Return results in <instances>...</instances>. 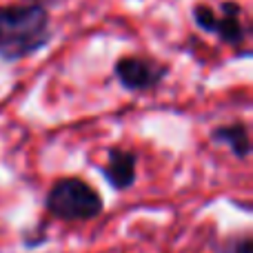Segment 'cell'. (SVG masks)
<instances>
[{
    "label": "cell",
    "instance_id": "cell-6",
    "mask_svg": "<svg viewBox=\"0 0 253 253\" xmlns=\"http://www.w3.org/2000/svg\"><path fill=\"white\" fill-rule=\"evenodd\" d=\"M213 140L215 142H227L231 147V151L238 158H245L249 153L251 144H249V135H247L245 125H231V126H220L213 131Z\"/></svg>",
    "mask_w": 253,
    "mask_h": 253
},
{
    "label": "cell",
    "instance_id": "cell-3",
    "mask_svg": "<svg viewBox=\"0 0 253 253\" xmlns=\"http://www.w3.org/2000/svg\"><path fill=\"white\" fill-rule=\"evenodd\" d=\"M222 16H215L209 7H196L193 13H196V22L202 27V29L211 31V34H218L224 42L231 44H240L242 38H245V29H242L240 20H238V13H240V7L233 2H224L222 4Z\"/></svg>",
    "mask_w": 253,
    "mask_h": 253
},
{
    "label": "cell",
    "instance_id": "cell-5",
    "mask_svg": "<svg viewBox=\"0 0 253 253\" xmlns=\"http://www.w3.org/2000/svg\"><path fill=\"white\" fill-rule=\"evenodd\" d=\"M105 175L116 189H126L135 180V156L131 151L111 149L109 165L105 167Z\"/></svg>",
    "mask_w": 253,
    "mask_h": 253
},
{
    "label": "cell",
    "instance_id": "cell-1",
    "mask_svg": "<svg viewBox=\"0 0 253 253\" xmlns=\"http://www.w3.org/2000/svg\"><path fill=\"white\" fill-rule=\"evenodd\" d=\"M47 13L38 4L0 9V53L9 60L40 49L49 38Z\"/></svg>",
    "mask_w": 253,
    "mask_h": 253
},
{
    "label": "cell",
    "instance_id": "cell-7",
    "mask_svg": "<svg viewBox=\"0 0 253 253\" xmlns=\"http://www.w3.org/2000/svg\"><path fill=\"white\" fill-rule=\"evenodd\" d=\"M236 253H253V251H251V242L245 240V242H242V245L236 249Z\"/></svg>",
    "mask_w": 253,
    "mask_h": 253
},
{
    "label": "cell",
    "instance_id": "cell-2",
    "mask_svg": "<svg viewBox=\"0 0 253 253\" xmlns=\"http://www.w3.org/2000/svg\"><path fill=\"white\" fill-rule=\"evenodd\" d=\"M47 207L62 220H89L102 211V200L87 182L78 178H65L49 191Z\"/></svg>",
    "mask_w": 253,
    "mask_h": 253
},
{
    "label": "cell",
    "instance_id": "cell-4",
    "mask_svg": "<svg viewBox=\"0 0 253 253\" xmlns=\"http://www.w3.org/2000/svg\"><path fill=\"white\" fill-rule=\"evenodd\" d=\"M167 74V69L147 62L142 58H123L116 65V76L120 78V83L126 89H147L153 87L162 76Z\"/></svg>",
    "mask_w": 253,
    "mask_h": 253
}]
</instances>
